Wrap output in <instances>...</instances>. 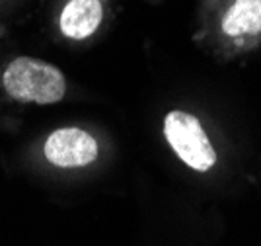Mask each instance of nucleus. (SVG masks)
<instances>
[{
    "label": "nucleus",
    "mask_w": 261,
    "mask_h": 246,
    "mask_svg": "<svg viewBox=\"0 0 261 246\" xmlns=\"http://www.w3.org/2000/svg\"><path fill=\"white\" fill-rule=\"evenodd\" d=\"M2 86L14 100L41 106L57 104L66 94L65 75L55 64L33 57H18L6 64Z\"/></svg>",
    "instance_id": "1"
},
{
    "label": "nucleus",
    "mask_w": 261,
    "mask_h": 246,
    "mask_svg": "<svg viewBox=\"0 0 261 246\" xmlns=\"http://www.w3.org/2000/svg\"><path fill=\"white\" fill-rule=\"evenodd\" d=\"M222 32L228 37L261 33V0H234L222 18Z\"/></svg>",
    "instance_id": "5"
},
{
    "label": "nucleus",
    "mask_w": 261,
    "mask_h": 246,
    "mask_svg": "<svg viewBox=\"0 0 261 246\" xmlns=\"http://www.w3.org/2000/svg\"><path fill=\"white\" fill-rule=\"evenodd\" d=\"M45 159L59 168H82L98 159V141L88 131L63 127L53 131L45 141Z\"/></svg>",
    "instance_id": "3"
},
{
    "label": "nucleus",
    "mask_w": 261,
    "mask_h": 246,
    "mask_svg": "<svg viewBox=\"0 0 261 246\" xmlns=\"http://www.w3.org/2000/svg\"><path fill=\"white\" fill-rule=\"evenodd\" d=\"M103 18L99 0H68L61 12V32L70 39H86L96 32Z\"/></svg>",
    "instance_id": "4"
},
{
    "label": "nucleus",
    "mask_w": 261,
    "mask_h": 246,
    "mask_svg": "<svg viewBox=\"0 0 261 246\" xmlns=\"http://www.w3.org/2000/svg\"><path fill=\"white\" fill-rule=\"evenodd\" d=\"M164 135L181 161L197 172H207L217 162V152L201 121L181 109L170 111L164 119Z\"/></svg>",
    "instance_id": "2"
}]
</instances>
